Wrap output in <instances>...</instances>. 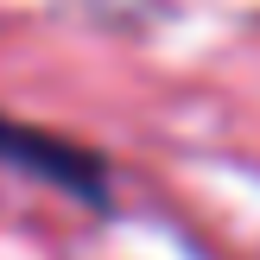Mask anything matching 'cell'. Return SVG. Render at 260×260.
Here are the masks:
<instances>
[{
  "label": "cell",
  "instance_id": "obj_1",
  "mask_svg": "<svg viewBox=\"0 0 260 260\" xmlns=\"http://www.w3.org/2000/svg\"><path fill=\"white\" fill-rule=\"evenodd\" d=\"M0 159L25 165V172H45L51 184L83 190V197L102 190V165L89 159V152L63 146V140H51V134H32V127H13V121H0Z\"/></svg>",
  "mask_w": 260,
  "mask_h": 260
}]
</instances>
